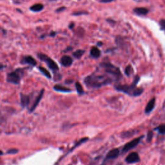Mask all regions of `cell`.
Wrapping results in <instances>:
<instances>
[{
  "label": "cell",
  "instance_id": "cell-13",
  "mask_svg": "<svg viewBox=\"0 0 165 165\" xmlns=\"http://www.w3.org/2000/svg\"><path fill=\"white\" fill-rule=\"evenodd\" d=\"M23 61L25 63H27L32 66H35L37 64L36 61L30 56H27L24 57V58L23 59Z\"/></svg>",
  "mask_w": 165,
  "mask_h": 165
},
{
  "label": "cell",
  "instance_id": "cell-24",
  "mask_svg": "<svg viewBox=\"0 0 165 165\" xmlns=\"http://www.w3.org/2000/svg\"><path fill=\"white\" fill-rule=\"evenodd\" d=\"M153 132H152V131H149V132H148V134H147V138H146L147 142H149V143L151 142L152 140V138H153Z\"/></svg>",
  "mask_w": 165,
  "mask_h": 165
},
{
  "label": "cell",
  "instance_id": "cell-26",
  "mask_svg": "<svg viewBox=\"0 0 165 165\" xmlns=\"http://www.w3.org/2000/svg\"><path fill=\"white\" fill-rule=\"evenodd\" d=\"M160 25L161 27L162 28L165 30V20H162L160 21Z\"/></svg>",
  "mask_w": 165,
  "mask_h": 165
},
{
  "label": "cell",
  "instance_id": "cell-32",
  "mask_svg": "<svg viewBox=\"0 0 165 165\" xmlns=\"http://www.w3.org/2000/svg\"><path fill=\"white\" fill-rule=\"evenodd\" d=\"M2 154H3V152H2V151L0 150V156L2 155Z\"/></svg>",
  "mask_w": 165,
  "mask_h": 165
},
{
  "label": "cell",
  "instance_id": "cell-16",
  "mask_svg": "<svg viewBox=\"0 0 165 165\" xmlns=\"http://www.w3.org/2000/svg\"><path fill=\"white\" fill-rule=\"evenodd\" d=\"M43 9H44V6L41 3H37V4L34 5L30 8V10H32V12H35V13L40 12V11H41Z\"/></svg>",
  "mask_w": 165,
  "mask_h": 165
},
{
  "label": "cell",
  "instance_id": "cell-6",
  "mask_svg": "<svg viewBox=\"0 0 165 165\" xmlns=\"http://www.w3.org/2000/svg\"><path fill=\"white\" fill-rule=\"evenodd\" d=\"M145 136L144 135H141L139 137L135 138L132 141H130L128 143H126L124 146V147L123 148L122 150V152L123 153H126L130 150H131L132 149H134L136 146L138 145V144L140 143L141 141L144 138Z\"/></svg>",
  "mask_w": 165,
  "mask_h": 165
},
{
  "label": "cell",
  "instance_id": "cell-30",
  "mask_svg": "<svg viewBox=\"0 0 165 165\" xmlns=\"http://www.w3.org/2000/svg\"><path fill=\"white\" fill-rule=\"evenodd\" d=\"M74 23H72V24H71V25L69 26V28H71V29H72V28H73V27H74Z\"/></svg>",
  "mask_w": 165,
  "mask_h": 165
},
{
  "label": "cell",
  "instance_id": "cell-17",
  "mask_svg": "<svg viewBox=\"0 0 165 165\" xmlns=\"http://www.w3.org/2000/svg\"><path fill=\"white\" fill-rule=\"evenodd\" d=\"M90 55L93 57L94 58H98L101 56V52L99 49L97 47H92L90 50Z\"/></svg>",
  "mask_w": 165,
  "mask_h": 165
},
{
  "label": "cell",
  "instance_id": "cell-31",
  "mask_svg": "<svg viewBox=\"0 0 165 165\" xmlns=\"http://www.w3.org/2000/svg\"><path fill=\"white\" fill-rule=\"evenodd\" d=\"M3 65L2 64H1V63H0V70H1V69H3Z\"/></svg>",
  "mask_w": 165,
  "mask_h": 165
},
{
  "label": "cell",
  "instance_id": "cell-8",
  "mask_svg": "<svg viewBox=\"0 0 165 165\" xmlns=\"http://www.w3.org/2000/svg\"><path fill=\"white\" fill-rule=\"evenodd\" d=\"M119 156V150L118 149H113L107 153L104 159V162L110 160V159H116Z\"/></svg>",
  "mask_w": 165,
  "mask_h": 165
},
{
  "label": "cell",
  "instance_id": "cell-33",
  "mask_svg": "<svg viewBox=\"0 0 165 165\" xmlns=\"http://www.w3.org/2000/svg\"><path fill=\"white\" fill-rule=\"evenodd\" d=\"M117 165H122V164H117Z\"/></svg>",
  "mask_w": 165,
  "mask_h": 165
},
{
  "label": "cell",
  "instance_id": "cell-23",
  "mask_svg": "<svg viewBox=\"0 0 165 165\" xmlns=\"http://www.w3.org/2000/svg\"><path fill=\"white\" fill-rule=\"evenodd\" d=\"M143 92V88H137L135 89L133 95L134 96H139Z\"/></svg>",
  "mask_w": 165,
  "mask_h": 165
},
{
  "label": "cell",
  "instance_id": "cell-1",
  "mask_svg": "<svg viewBox=\"0 0 165 165\" xmlns=\"http://www.w3.org/2000/svg\"><path fill=\"white\" fill-rule=\"evenodd\" d=\"M114 80L115 79L106 72V74H103L97 71L92 74L85 77L84 83L87 87L95 88L109 84Z\"/></svg>",
  "mask_w": 165,
  "mask_h": 165
},
{
  "label": "cell",
  "instance_id": "cell-12",
  "mask_svg": "<svg viewBox=\"0 0 165 165\" xmlns=\"http://www.w3.org/2000/svg\"><path fill=\"white\" fill-rule=\"evenodd\" d=\"M30 103V97L25 95V94H21V104L23 107H25L28 106Z\"/></svg>",
  "mask_w": 165,
  "mask_h": 165
},
{
  "label": "cell",
  "instance_id": "cell-9",
  "mask_svg": "<svg viewBox=\"0 0 165 165\" xmlns=\"http://www.w3.org/2000/svg\"><path fill=\"white\" fill-rule=\"evenodd\" d=\"M156 98H153L149 101V103H147L145 110V112L146 113H150L153 109H154V107L156 105Z\"/></svg>",
  "mask_w": 165,
  "mask_h": 165
},
{
  "label": "cell",
  "instance_id": "cell-22",
  "mask_svg": "<svg viewBox=\"0 0 165 165\" xmlns=\"http://www.w3.org/2000/svg\"><path fill=\"white\" fill-rule=\"evenodd\" d=\"M132 72H133L132 67L130 65H128V66H127L126 69H125V74H126V75L130 76Z\"/></svg>",
  "mask_w": 165,
  "mask_h": 165
},
{
  "label": "cell",
  "instance_id": "cell-3",
  "mask_svg": "<svg viewBox=\"0 0 165 165\" xmlns=\"http://www.w3.org/2000/svg\"><path fill=\"white\" fill-rule=\"evenodd\" d=\"M139 81V77L136 76L134 79V82L130 85H117L115 87L116 89L120 92H123L129 95H134L136 88V84L138 83Z\"/></svg>",
  "mask_w": 165,
  "mask_h": 165
},
{
  "label": "cell",
  "instance_id": "cell-18",
  "mask_svg": "<svg viewBox=\"0 0 165 165\" xmlns=\"http://www.w3.org/2000/svg\"><path fill=\"white\" fill-rule=\"evenodd\" d=\"M154 130L157 131L159 134H165V124H162L154 128Z\"/></svg>",
  "mask_w": 165,
  "mask_h": 165
},
{
  "label": "cell",
  "instance_id": "cell-7",
  "mask_svg": "<svg viewBox=\"0 0 165 165\" xmlns=\"http://www.w3.org/2000/svg\"><path fill=\"white\" fill-rule=\"evenodd\" d=\"M140 161V157L138 153L134 152L130 153L125 158V162L128 164H135L138 163Z\"/></svg>",
  "mask_w": 165,
  "mask_h": 165
},
{
  "label": "cell",
  "instance_id": "cell-20",
  "mask_svg": "<svg viewBox=\"0 0 165 165\" xmlns=\"http://www.w3.org/2000/svg\"><path fill=\"white\" fill-rule=\"evenodd\" d=\"M84 53V50L80 49V50H77L75 52H74L73 55L76 59H80V58H81V57L83 56Z\"/></svg>",
  "mask_w": 165,
  "mask_h": 165
},
{
  "label": "cell",
  "instance_id": "cell-15",
  "mask_svg": "<svg viewBox=\"0 0 165 165\" xmlns=\"http://www.w3.org/2000/svg\"><path fill=\"white\" fill-rule=\"evenodd\" d=\"M149 10L143 7H138L134 10V12L138 15H146L149 13Z\"/></svg>",
  "mask_w": 165,
  "mask_h": 165
},
{
  "label": "cell",
  "instance_id": "cell-11",
  "mask_svg": "<svg viewBox=\"0 0 165 165\" xmlns=\"http://www.w3.org/2000/svg\"><path fill=\"white\" fill-rule=\"evenodd\" d=\"M44 92H45V90L43 89H42L41 90V92H39V95H38V97L36 98L35 101L34 102V103L31 107V109H30V112H33L34 110L36 109V108L37 107V106L39 105V102H40V101L41 100L42 98H43V94H44Z\"/></svg>",
  "mask_w": 165,
  "mask_h": 165
},
{
  "label": "cell",
  "instance_id": "cell-21",
  "mask_svg": "<svg viewBox=\"0 0 165 165\" xmlns=\"http://www.w3.org/2000/svg\"><path fill=\"white\" fill-rule=\"evenodd\" d=\"M76 90H77V92L79 94H83L84 93V90H83V87L82 85L79 82H76Z\"/></svg>",
  "mask_w": 165,
  "mask_h": 165
},
{
  "label": "cell",
  "instance_id": "cell-28",
  "mask_svg": "<svg viewBox=\"0 0 165 165\" xmlns=\"http://www.w3.org/2000/svg\"><path fill=\"white\" fill-rule=\"evenodd\" d=\"M65 9H66L65 7H61V8H59V9H57V10H56V12H61V11L64 10H65Z\"/></svg>",
  "mask_w": 165,
  "mask_h": 165
},
{
  "label": "cell",
  "instance_id": "cell-5",
  "mask_svg": "<svg viewBox=\"0 0 165 165\" xmlns=\"http://www.w3.org/2000/svg\"><path fill=\"white\" fill-rule=\"evenodd\" d=\"M38 57L42 61H44L45 63H46L48 66L50 68L51 70L57 71L58 70L59 68L58 65H57L56 63L51 59L50 57L47 56L46 54H43V53H39L38 54Z\"/></svg>",
  "mask_w": 165,
  "mask_h": 165
},
{
  "label": "cell",
  "instance_id": "cell-27",
  "mask_svg": "<svg viewBox=\"0 0 165 165\" xmlns=\"http://www.w3.org/2000/svg\"><path fill=\"white\" fill-rule=\"evenodd\" d=\"M18 152V150H16V149H10L7 152V153H16Z\"/></svg>",
  "mask_w": 165,
  "mask_h": 165
},
{
  "label": "cell",
  "instance_id": "cell-29",
  "mask_svg": "<svg viewBox=\"0 0 165 165\" xmlns=\"http://www.w3.org/2000/svg\"><path fill=\"white\" fill-rule=\"evenodd\" d=\"M112 1H114V0H101L100 2L102 3H109Z\"/></svg>",
  "mask_w": 165,
  "mask_h": 165
},
{
  "label": "cell",
  "instance_id": "cell-19",
  "mask_svg": "<svg viewBox=\"0 0 165 165\" xmlns=\"http://www.w3.org/2000/svg\"><path fill=\"white\" fill-rule=\"evenodd\" d=\"M39 70H40V72L43 74L45 76H46V77H47V78H48V79H50V78H51L50 73L46 69H45V68L42 67V66H39Z\"/></svg>",
  "mask_w": 165,
  "mask_h": 165
},
{
  "label": "cell",
  "instance_id": "cell-2",
  "mask_svg": "<svg viewBox=\"0 0 165 165\" xmlns=\"http://www.w3.org/2000/svg\"><path fill=\"white\" fill-rule=\"evenodd\" d=\"M100 66L104 70L105 72L109 74L115 80H118V79L121 77V73L120 70L111 63H103L100 64Z\"/></svg>",
  "mask_w": 165,
  "mask_h": 165
},
{
  "label": "cell",
  "instance_id": "cell-4",
  "mask_svg": "<svg viewBox=\"0 0 165 165\" xmlns=\"http://www.w3.org/2000/svg\"><path fill=\"white\" fill-rule=\"evenodd\" d=\"M22 74V69H16L15 71L8 74L7 77V81L8 83L18 84L20 82Z\"/></svg>",
  "mask_w": 165,
  "mask_h": 165
},
{
  "label": "cell",
  "instance_id": "cell-14",
  "mask_svg": "<svg viewBox=\"0 0 165 165\" xmlns=\"http://www.w3.org/2000/svg\"><path fill=\"white\" fill-rule=\"evenodd\" d=\"M54 89L56 91H58V92H65V93H68V92H72V90L66 88L65 87H63L60 84H56L54 87Z\"/></svg>",
  "mask_w": 165,
  "mask_h": 165
},
{
  "label": "cell",
  "instance_id": "cell-10",
  "mask_svg": "<svg viewBox=\"0 0 165 165\" xmlns=\"http://www.w3.org/2000/svg\"><path fill=\"white\" fill-rule=\"evenodd\" d=\"M73 63V59L69 56H63L61 58V63L65 67L70 66Z\"/></svg>",
  "mask_w": 165,
  "mask_h": 165
},
{
  "label": "cell",
  "instance_id": "cell-25",
  "mask_svg": "<svg viewBox=\"0 0 165 165\" xmlns=\"http://www.w3.org/2000/svg\"><path fill=\"white\" fill-rule=\"evenodd\" d=\"M87 14V12H85V11H79V12H77V13H74L73 14V15L74 16H79V15H83V14Z\"/></svg>",
  "mask_w": 165,
  "mask_h": 165
}]
</instances>
